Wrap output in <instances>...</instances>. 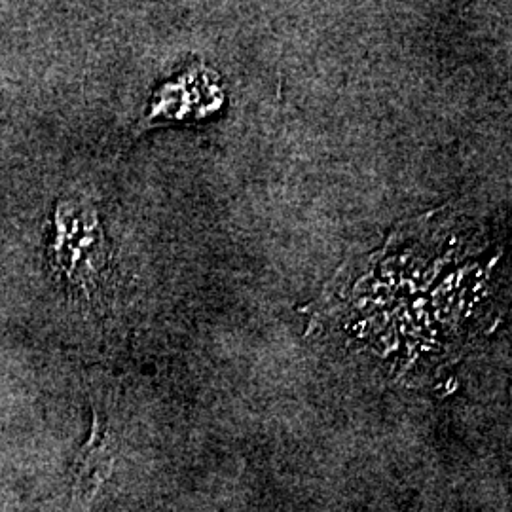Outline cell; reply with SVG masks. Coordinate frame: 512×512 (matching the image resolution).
<instances>
[{
    "mask_svg": "<svg viewBox=\"0 0 512 512\" xmlns=\"http://www.w3.org/2000/svg\"><path fill=\"white\" fill-rule=\"evenodd\" d=\"M52 262L65 283L88 298L105 283L109 274V245L90 203H57Z\"/></svg>",
    "mask_w": 512,
    "mask_h": 512,
    "instance_id": "obj_1",
    "label": "cell"
},
{
    "mask_svg": "<svg viewBox=\"0 0 512 512\" xmlns=\"http://www.w3.org/2000/svg\"><path fill=\"white\" fill-rule=\"evenodd\" d=\"M114 469V450L107 429L97 414L93 416L92 435L74 459L73 507H90L93 497Z\"/></svg>",
    "mask_w": 512,
    "mask_h": 512,
    "instance_id": "obj_3",
    "label": "cell"
},
{
    "mask_svg": "<svg viewBox=\"0 0 512 512\" xmlns=\"http://www.w3.org/2000/svg\"><path fill=\"white\" fill-rule=\"evenodd\" d=\"M222 105L219 76L207 67L196 65L169 82L154 95L148 110V124H162L173 120L203 118Z\"/></svg>",
    "mask_w": 512,
    "mask_h": 512,
    "instance_id": "obj_2",
    "label": "cell"
}]
</instances>
